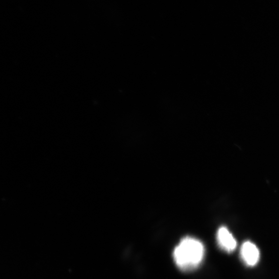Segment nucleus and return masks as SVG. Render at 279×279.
I'll return each instance as SVG.
<instances>
[{"label": "nucleus", "mask_w": 279, "mask_h": 279, "mask_svg": "<svg viewBox=\"0 0 279 279\" xmlns=\"http://www.w3.org/2000/svg\"><path fill=\"white\" fill-rule=\"evenodd\" d=\"M205 249L203 244L195 238L187 236L182 239L174 248V262L181 271H193L202 263Z\"/></svg>", "instance_id": "f257e3e1"}, {"label": "nucleus", "mask_w": 279, "mask_h": 279, "mask_svg": "<svg viewBox=\"0 0 279 279\" xmlns=\"http://www.w3.org/2000/svg\"><path fill=\"white\" fill-rule=\"evenodd\" d=\"M241 256L244 263L248 266H255L260 258V252L253 243L247 241L243 243L241 248Z\"/></svg>", "instance_id": "f03ea898"}, {"label": "nucleus", "mask_w": 279, "mask_h": 279, "mask_svg": "<svg viewBox=\"0 0 279 279\" xmlns=\"http://www.w3.org/2000/svg\"><path fill=\"white\" fill-rule=\"evenodd\" d=\"M217 241L219 247L227 253L233 252L237 247L235 238L224 226L219 228L217 233Z\"/></svg>", "instance_id": "7ed1b4c3"}]
</instances>
